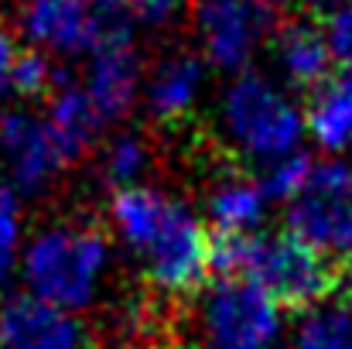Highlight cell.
Instances as JSON below:
<instances>
[{
	"mask_svg": "<svg viewBox=\"0 0 352 349\" xmlns=\"http://www.w3.org/2000/svg\"><path fill=\"white\" fill-rule=\"evenodd\" d=\"M305 127L325 151H346L352 147V76L336 83H325L315 100L308 103Z\"/></svg>",
	"mask_w": 352,
	"mask_h": 349,
	"instance_id": "2e32d148",
	"label": "cell"
},
{
	"mask_svg": "<svg viewBox=\"0 0 352 349\" xmlns=\"http://www.w3.org/2000/svg\"><path fill=\"white\" fill-rule=\"evenodd\" d=\"M45 120H48V130H52V137H55V144H58V151L69 165L79 161L93 147L100 123H103L93 100L86 96V89L72 86V83H58V89L48 96Z\"/></svg>",
	"mask_w": 352,
	"mask_h": 349,
	"instance_id": "5bb4252c",
	"label": "cell"
},
{
	"mask_svg": "<svg viewBox=\"0 0 352 349\" xmlns=\"http://www.w3.org/2000/svg\"><path fill=\"white\" fill-rule=\"evenodd\" d=\"M0 161L10 185L21 192H41L69 165L48 130V120L24 107L0 114Z\"/></svg>",
	"mask_w": 352,
	"mask_h": 349,
	"instance_id": "9c48e42d",
	"label": "cell"
},
{
	"mask_svg": "<svg viewBox=\"0 0 352 349\" xmlns=\"http://www.w3.org/2000/svg\"><path fill=\"white\" fill-rule=\"evenodd\" d=\"M120 240L144 260L154 288L182 295L202 284L212 267V243L199 216L157 189H123L110 206Z\"/></svg>",
	"mask_w": 352,
	"mask_h": 349,
	"instance_id": "6da1fadb",
	"label": "cell"
},
{
	"mask_svg": "<svg viewBox=\"0 0 352 349\" xmlns=\"http://www.w3.org/2000/svg\"><path fill=\"white\" fill-rule=\"evenodd\" d=\"M308 10H325V14H332L336 7H342V3H349V0H301Z\"/></svg>",
	"mask_w": 352,
	"mask_h": 349,
	"instance_id": "d4e9b609",
	"label": "cell"
},
{
	"mask_svg": "<svg viewBox=\"0 0 352 349\" xmlns=\"http://www.w3.org/2000/svg\"><path fill=\"white\" fill-rule=\"evenodd\" d=\"M0 349H86L82 322L34 295L0 302Z\"/></svg>",
	"mask_w": 352,
	"mask_h": 349,
	"instance_id": "30bf717a",
	"label": "cell"
},
{
	"mask_svg": "<svg viewBox=\"0 0 352 349\" xmlns=\"http://www.w3.org/2000/svg\"><path fill=\"white\" fill-rule=\"evenodd\" d=\"M291 349H352V308L349 305L311 308L301 319Z\"/></svg>",
	"mask_w": 352,
	"mask_h": 349,
	"instance_id": "e0dca14e",
	"label": "cell"
},
{
	"mask_svg": "<svg viewBox=\"0 0 352 349\" xmlns=\"http://www.w3.org/2000/svg\"><path fill=\"white\" fill-rule=\"evenodd\" d=\"M267 195L260 182L250 178H226L209 195V220L219 236H250L263 223Z\"/></svg>",
	"mask_w": 352,
	"mask_h": 349,
	"instance_id": "9a60e30c",
	"label": "cell"
},
{
	"mask_svg": "<svg viewBox=\"0 0 352 349\" xmlns=\"http://www.w3.org/2000/svg\"><path fill=\"white\" fill-rule=\"evenodd\" d=\"M311 168H315V161L305 158L301 151L291 154V158H280V161L267 165L263 175H260V189H263L267 202L274 199V202H287V206H291V202L301 195V189L308 185Z\"/></svg>",
	"mask_w": 352,
	"mask_h": 349,
	"instance_id": "d6986e66",
	"label": "cell"
},
{
	"mask_svg": "<svg viewBox=\"0 0 352 349\" xmlns=\"http://www.w3.org/2000/svg\"><path fill=\"white\" fill-rule=\"evenodd\" d=\"M55 89H58V72L52 59L41 52H21L14 69V93L34 100V96H52Z\"/></svg>",
	"mask_w": 352,
	"mask_h": 349,
	"instance_id": "44dd1931",
	"label": "cell"
},
{
	"mask_svg": "<svg viewBox=\"0 0 352 349\" xmlns=\"http://www.w3.org/2000/svg\"><path fill=\"white\" fill-rule=\"evenodd\" d=\"M17 59H21V52H17V38H14V31L0 21V100L14 89V69H17Z\"/></svg>",
	"mask_w": 352,
	"mask_h": 349,
	"instance_id": "cb8c5ba5",
	"label": "cell"
},
{
	"mask_svg": "<svg viewBox=\"0 0 352 349\" xmlns=\"http://www.w3.org/2000/svg\"><path fill=\"white\" fill-rule=\"evenodd\" d=\"M274 59L294 89H322L329 79L332 52L325 31L311 21H287L274 31Z\"/></svg>",
	"mask_w": 352,
	"mask_h": 349,
	"instance_id": "7c38bea8",
	"label": "cell"
},
{
	"mask_svg": "<svg viewBox=\"0 0 352 349\" xmlns=\"http://www.w3.org/2000/svg\"><path fill=\"white\" fill-rule=\"evenodd\" d=\"M107 271V240L93 226H48L28 240L21 277L28 295L76 312L93 302Z\"/></svg>",
	"mask_w": 352,
	"mask_h": 349,
	"instance_id": "3957f363",
	"label": "cell"
},
{
	"mask_svg": "<svg viewBox=\"0 0 352 349\" xmlns=\"http://www.w3.org/2000/svg\"><path fill=\"white\" fill-rule=\"evenodd\" d=\"M192 28L209 65L243 76L260 45L280 28L277 0H192Z\"/></svg>",
	"mask_w": 352,
	"mask_h": 349,
	"instance_id": "8992f818",
	"label": "cell"
},
{
	"mask_svg": "<svg viewBox=\"0 0 352 349\" xmlns=\"http://www.w3.org/2000/svg\"><path fill=\"white\" fill-rule=\"evenodd\" d=\"M17 31L41 55H93L103 45L96 0H21Z\"/></svg>",
	"mask_w": 352,
	"mask_h": 349,
	"instance_id": "ba28073f",
	"label": "cell"
},
{
	"mask_svg": "<svg viewBox=\"0 0 352 349\" xmlns=\"http://www.w3.org/2000/svg\"><path fill=\"white\" fill-rule=\"evenodd\" d=\"M147 168V144L137 137V134H120L117 140L107 147V158H103V175L107 182L123 192V189H133V182L144 175Z\"/></svg>",
	"mask_w": 352,
	"mask_h": 349,
	"instance_id": "ffe728a7",
	"label": "cell"
},
{
	"mask_svg": "<svg viewBox=\"0 0 352 349\" xmlns=\"http://www.w3.org/2000/svg\"><path fill=\"white\" fill-rule=\"evenodd\" d=\"M24 213L14 185H0V295L21 271L24 257Z\"/></svg>",
	"mask_w": 352,
	"mask_h": 349,
	"instance_id": "ac0fdd59",
	"label": "cell"
},
{
	"mask_svg": "<svg viewBox=\"0 0 352 349\" xmlns=\"http://www.w3.org/2000/svg\"><path fill=\"white\" fill-rule=\"evenodd\" d=\"M322 31H325V41H329L332 62L342 65L346 76H352V0L349 3H342V7H336V10L325 17Z\"/></svg>",
	"mask_w": 352,
	"mask_h": 349,
	"instance_id": "7402d4cb",
	"label": "cell"
},
{
	"mask_svg": "<svg viewBox=\"0 0 352 349\" xmlns=\"http://www.w3.org/2000/svg\"><path fill=\"white\" fill-rule=\"evenodd\" d=\"M202 322L212 349H274L284 329L280 305L243 277H223L209 288Z\"/></svg>",
	"mask_w": 352,
	"mask_h": 349,
	"instance_id": "52a82bcc",
	"label": "cell"
},
{
	"mask_svg": "<svg viewBox=\"0 0 352 349\" xmlns=\"http://www.w3.org/2000/svg\"><path fill=\"white\" fill-rule=\"evenodd\" d=\"M219 114L230 140L263 168L298 154L305 116L294 107V100L267 76H253V72L236 76L223 93Z\"/></svg>",
	"mask_w": 352,
	"mask_h": 349,
	"instance_id": "277c9868",
	"label": "cell"
},
{
	"mask_svg": "<svg viewBox=\"0 0 352 349\" xmlns=\"http://www.w3.org/2000/svg\"><path fill=\"white\" fill-rule=\"evenodd\" d=\"M140 83H144L140 59L133 52V41H126V45H103L89 55L82 89L93 100L100 120L107 123L130 114V107L140 96Z\"/></svg>",
	"mask_w": 352,
	"mask_h": 349,
	"instance_id": "8fae6325",
	"label": "cell"
},
{
	"mask_svg": "<svg viewBox=\"0 0 352 349\" xmlns=\"http://www.w3.org/2000/svg\"><path fill=\"white\" fill-rule=\"evenodd\" d=\"M126 3H130L133 21L144 24V28H164V24H171V21L182 14V7H185V0H126Z\"/></svg>",
	"mask_w": 352,
	"mask_h": 349,
	"instance_id": "603a6c76",
	"label": "cell"
},
{
	"mask_svg": "<svg viewBox=\"0 0 352 349\" xmlns=\"http://www.w3.org/2000/svg\"><path fill=\"white\" fill-rule=\"evenodd\" d=\"M287 226L329 260H352V165L315 161L308 185L287 206Z\"/></svg>",
	"mask_w": 352,
	"mask_h": 349,
	"instance_id": "5b68a950",
	"label": "cell"
},
{
	"mask_svg": "<svg viewBox=\"0 0 352 349\" xmlns=\"http://www.w3.org/2000/svg\"><path fill=\"white\" fill-rule=\"evenodd\" d=\"M206 86V59L192 52H175L161 59L147 79V107L161 120H182Z\"/></svg>",
	"mask_w": 352,
	"mask_h": 349,
	"instance_id": "4fadbf2b",
	"label": "cell"
},
{
	"mask_svg": "<svg viewBox=\"0 0 352 349\" xmlns=\"http://www.w3.org/2000/svg\"><path fill=\"white\" fill-rule=\"evenodd\" d=\"M212 267L223 277H243L267 291L277 305L315 308L339 288V267L294 233L219 236L212 243Z\"/></svg>",
	"mask_w": 352,
	"mask_h": 349,
	"instance_id": "7a4b0ae2",
	"label": "cell"
}]
</instances>
